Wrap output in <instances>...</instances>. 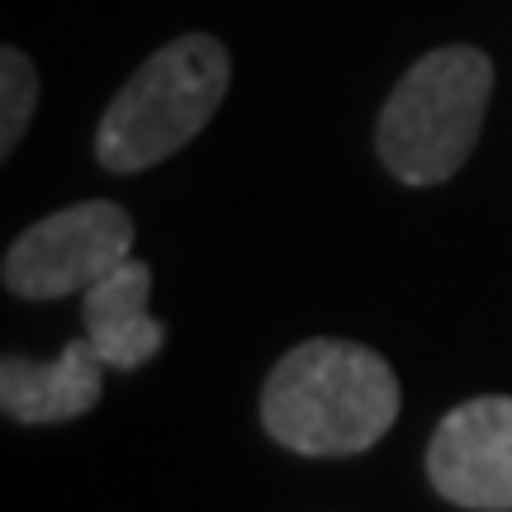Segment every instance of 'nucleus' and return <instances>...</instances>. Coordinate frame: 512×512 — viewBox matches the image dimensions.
Instances as JSON below:
<instances>
[{"label": "nucleus", "mask_w": 512, "mask_h": 512, "mask_svg": "<svg viewBox=\"0 0 512 512\" xmlns=\"http://www.w3.org/2000/svg\"><path fill=\"white\" fill-rule=\"evenodd\" d=\"M399 418V380L380 351L313 337L261 384V427L299 456H361Z\"/></svg>", "instance_id": "nucleus-1"}, {"label": "nucleus", "mask_w": 512, "mask_h": 512, "mask_svg": "<svg viewBox=\"0 0 512 512\" xmlns=\"http://www.w3.org/2000/svg\"><path fill=\"white\" fill-rule=\"evenodd\" d=\"M233 62L209 34H181L128 76L95 128V162L133 176L166 162L200 133L228 95Z\"/></svg>", "instance_id": "nucleus-2"}, {"label": "nucleus", "mask_w": 512, "mask_h": 512, "mask_svg": "<svg viewBox=\"0 0 512 512\" xmlns=\"http://www.w3.org/2000/svg\"><path fill=\"white\" fill-rule=\"evenodd\" d=\"M494 95V62L470 43L418 57L375 124L380 162L403 185H441L470 162Z\"/></svg>", "instance_id": "nucleus-3"}, {"label": "nucleus", "mask_w": 512, "mask_h": 512, "mask_svg": "<svg viewBox=\"0 0 512 512\" xmlns=\"http://www.w3.org/2000/svg\"><path fill=\"white\" fill-rule=\"evenodd\" d=\"M133 256V214L114 200H81L24 228L0 266L5 290L19 299L86 294Z\"/></svg>", "instance_id": "nucleus-4"}, {"label": "nucleus", "mask_w": 512, "mask_h": 512, "mask_svg": "<svg viewBox=\"0 0 512 512\" xmlns=\"http://www.w3.org/2000/svg\"><path fill=\"white\" fill-rule=\"evenodd\" d=\"M427 479L446 503L512 512V399L479 394L456 403L427 441Z\"/></svg>", "instance_id": "nucleus-5"}, {"label": "nucleus", "mask_w": 512, "mask_h": 512, "mask_svg": "<svg viewBox=\"0 0 512 512\" xmlns=\"http://www.w3.org/2000/svg\"><path fill=\"white\" fill-rule=\"evenodd\" d=\"M100 351L91 337H76L62 347L57 361H29V356H5L0 366V408L5 418L48 427V422H72L100 403Z\"/></svg>", "instance_id": "nucleus-6"}, {"label": "nucleus", "mask_w": 512, "mask_h": 512, "mask_svg": "<svg viewBox=\"0 0 512 512\" xmlns=\"http://www.w3.org/2000/svg\"><path fill=\"white\" fill-rule=\"evenodd\" d=\"M152 294V266L128 256L110 275H100L91 290L81 294V313H86V337L100 351V361L114 370H138L147 366L166 342V328L147 309Z\"/></svg>", "instance_id": "nucleus-7"}, {"label": "nucleus", "mask_w": 512, "mask_h": 512, "mask_svg": "<svg viewBox=\"0 0 512 512\" xmlns=\"http://www.w3.org/2000/svg\"><path fill=\"white\" fill-rule=\"evenodd\" d=\"M38 110V72L34 62L19 53V48H5L0 53V157H15L19 138Z\"/></svg>", "instance_id": "nucleus-8"}]
</instances>
